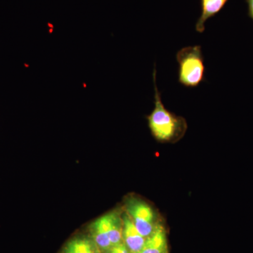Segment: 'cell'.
Returning <instances> with one entry per match:
<instances>
[{
	"instance_id": "1",
	"label": "cell",
	"mask_w": 253,
	"mask_h": 253,
	"mask_svg": "<svg viewBox=\"0 0 253 253\" xmlns=\"http://www.w3.org/2000/svg\"><path fill=\"white\" fill-rule=\"evenodd\" d=\"M155 95L154 109L147 116L151 134L159 142H174L184 135L187 128L185 120L176 116L166 109L161 101V94L156 85V69L153 73Z\"/></svg>"
},
{
	"instance_id": "2",
	"label": "cell",
	"mask_w": 253,
	"mask_h": 253,
	"mask_svg": "<svg viewBox=\"0 0 253 253\" xmlns=\"http://www.w3.org/2000/svg\"><path fill=\"white\" fill-rule=\"evenodd\" d=\"M178 81L186 87H197L205 80L204 57L200 45L186 46L176 54Z\"/></svg>"
},
{
	"instance_id": "3",
	"label": "cell",
	"mask_w": 253,
	"mask_h": 253,
	"mask_svg": "<svg viewBox=\"0 0 253 253\" xmlns=\"http://www.w3.org/2000/svg\"><path fill=\"white\" fill-rule=\"evenodd\" d=\"M126 214L131 218L141 235L149 238L158 226L156 213L147 203L130 198L126 203Z\"/></svg>"
},
{
	"instance_id": "4",
	"label": "cell",
	"mask_w": 253,
	"mask_h": 253,
	"mask_svg": "<svg viewBox=\"0 0 253 253\" xmlns=\"http://www.w3.org/2000/svg\"><path fill=\"white\" fill-rule=\"evenodd\" d=\"M123 244L130 253H139L144 248L146 238L141 235L136 229L131 218L126 213L123 217Z\"/></svg>"
},
{
	"instance_id": "5",
	"label": "cell",
	"mask_w": 253,
	"mask_h": 253,
	"mask_svg": "<svg viewBox=\"0 0 253 253\" xmlns=\"http://www.w3.org/2000/svg\"><path fill=\"white\" fill-rule=\"evenodd\" d=\"M90 237L101 253H106L113 247L110 241L107 215L102 216L93 221L89 226Z\"/></svg>"
},
{
	"instance_id": "6",
	"label": "cell",
	"mask_w": 253,
	"mask_h": 253,
	"mask_svg": "<svg viewBox=\"0 0 253 253\" xmlns=\"http://www.w3.org/2000/svg\"><path fill=\"white\" fill-rule=\"evenodd\" d=\"M139 253H169L167 236L162 225L158 224L154 232L146 239Z\"/></svg>"
},
{
	"instance_id": "7",
	"label": "cell",
	"mask_w": 253,
	"mask_h": 253,
	"mask_svg": "<svg viewBox=\"0 0 253 253\" xmlns=\"http://www.w3.org/2000/svg\"><path fill=\"white\" fill-rule=\"evenodd\" d=\"M228 0H201V14L196 24V31H205V23L209 18L217 15L225 6Z\"/></svg>"
},
{
	"instance_id": "8",
	"label": "cell",
	"mask_w": 253,
	"mask_h": 253,
	"mask_svg": "<svg viewBox=\"0 0 253 253\" xmlns=\"http://www.w3.org/2000/svg\"><path fill=\"white\" fill-rule=\"evenodd\" d=\"M62 253H101L91 237L79 236L73 238L65 245Z\"/></svg>"
},
{
	"instance_id": "9",
	"label": "cell",
	"mask_w": 253,
	"mask_h": 253,
	"mask_svg": "<svg viewBox=\"0 0 253 253\" xmlns=\"http://www.w3.org/2000/svg\"><path fill=\"white\" fill-rule=\"evenodd\" d=\"M110 241L113 246L123 243V220L118 211H113L106 214Z\"/></svg>"
},
{
	"instance_id": "10",
	"label": "cell",
	"mask_w": 253,
	"mask_h": 253,
	"mask_svg": "<svg viewBox=\"0 0 253 253\" xmlns=\"http://www.w3.org/2000/svg\"><path fill=\"white\" fill-rule=\"evenodd\" d=\"M248 4V14L253 21V0H246Z\"/></svg>"
},
{
	"instance_id": "11",
	"label": "cell",
	"mask_w": 253,
	"mask_h": 253,
	"mask_svg": "<svg viewBox=\"0 0 253 253\" xmlns=\"http://www.w3.org/2000/svg\"><path fill=\"white\" fill-rule=\"evenodd\" d=\"M115 246H116L118 253H129V251H128V249H126V245L123 244V243Z\"/></svg>"
}]
</instances>
